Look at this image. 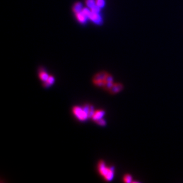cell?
<instances>
[{
    "label": "cell",
    "instance_id": "cell-6",
    "mask_svg": "<svg viewBox=\"0 0 183 183\" xmlns=\"http://www.w3.org/2000/svg\"><path fill=\"white\" fill-rule=\"evenodd\" d=\"M82 107L84 110L85 113H87L88 118L93 117L95 111H94V107L92 105H91V104H85Z\"/></svg>",
    "mask_w": 183,
    "mask_h": 183
},
{
    "label": "cell",
    "instance_id": "cell-4",
    "mask_svg": "<svg viewBox=\"0 0 183 183\" xmlns=\"http://www.w3.org/2000/svg\"><path fill=\"white\" fill-rule=\"evenodd\" d=\"M88 18L92 22L94 23L97 25H101L103 23V20L100 14V13H95L91 11L88 16Z\"/></svg>",
    "mask_w": 183,
    "mask_h": 183
},
{
    "label": "cell",
    "instance_id": "cell-3",
    "mask_svg": "<svg viewBox=\"0 0 183 183\" xmlns=\"http://www.w3.org/2000/svg\"><path fill=\"white\" fill-rule=\"evenodd\" d=\"M72 112L75 116L81 121H85L88 118L87 113L83 109V107L78 106L74 107L72 109Z\"/></svg>",
    "mask_w": 183,
    "mask_h": 183
},
{
    "label": "cell",
    "instance_id": "cell-16",
    "mask_svg": "<svg viewBox=\"0 0 183 183\" xmlns=\"http://www.w3.org/2000/svg\"><path fill=\"white\" fill-rule=\"evenodd\" d=\"M113 76L109 74V73H107L105 79H104V81L105 82H113Z\"/></svg>",
    "mask_w": 183,
    "mask_h": 183
},
{
    "label": "cell",
    "instance_id": "cell-2",
    "mask_svg": "<svg viewBox=\"0 0 183 183\" xmlns=\"http://www.w3.org/2000/svg\"><path fill=\"white\" fill-rule=\"evenodd\" d=\"M107 74V73L104 71H102L95 74L94 76L93 79L94 84L97 86L102 87L104 83H105V81H104V79H105Z\"/></svg>",
    "mask_w": 183,
    "mask_h": 183
},
{
    "label": "cell",
    "instance_id": "cell-11",
    "mask_svg": "<svg viewBox=\"0 0 183 183\" xmlns=\"http://www.w3.org/2000/svg\"><path fill=\"white\" fill-rule=\"evenodd\" d=\"M85 2L87 6L90 9L92 8L96 5L95 0H85Z\"/></svg>",
    "mask_w": 183,
    "mask_h": 183
},
{
    "label": "cell",
    "instance_id": "cell-5",
    "mask_svg": "<svg viewBox=\"0 0 183 183\" xmlns=\"http://www.w3.org/2000/svg\"><path fill=\"white\" fill-rule=\"evenodd\" d=\"M74 14L75 16L76 20L78 23H80L81 24H85L87 22L88 18L87 16L85 15L83 11V10L81 11L75 13Z\"/></svg>",
    "mask_w": 183,
    "mask_h": 183
},
{
    "label": "cell",
    "instance_id": "cell-14",
    "mask_svg": "<svg viewBox=\"0 0 183 183\" xmlns=\"http://www.w3.org/2000/svg\"><path fill=\"white\" fill-rule=\"evenodd\" d=\"M132 180V177L131 175L130 174H126L124 177V181L125 182H131Z\"/></svg>",
    "mask_w": 183,
    "mask_h": 183
},
{
    "label": "cell",
    "instance_id": "cell-13",
    "mask_svg": "<svg viewBox=\"0 0 183 183\" xmlns=\"http://www.w3.org/2000/svg\"><path fill=\"white\" fill-rule=\"evenodd\" d=\"M113 85V82H105L103 85V88L106 90H109L111 87H112V85Z\"/></svg>",
    "mask_w": 183,
    "mask_h": 183
},
{
    "label": "cell",
    "instance_id": "cell-1",
    "mask_svg": "<svg viewBox=\"0 0 183 183\" xmlns=\"http://www.w3.org/2000/svg\"><path fill=\"white\" fill-rule=\"evenodd\" d=\"M98 168L100 173L107 181H111L113 178L114 171V168L113 167H106L105 163L103 161H100L98 163Z\"/></svg>",
    "mask_w": 183,
    "mask_h": 183
},
{
    "label": "cell",
    "instance_id": "cell-9",
    "mask_svg": "<svg viewBox=\"0 0 183 183\" xmlns=\"http://www.w3.org/2000/svg\"><path fill=\"white\" fill-rule=\"evenodd\" d=\"M83 9V5H82L81 3H80V2L75 3L72 6V11H73V13L81 11H82Z\"/></svg>",
    "mask_w": 183,
    "mask_h": 183
},
{
    "label": "cell",
    "instance_id": "cell-15",
    "mask_svg": "<svg viewBox=\"0 0 183 183\" xmlns=\"http://www.w3.org/2000/svg\"><path fill=\"white\" fill-rule=\"evenodd\" d=\"M46 81L49 84L52 85L55 81V78H54V77L53 76H49V77L47 78V80Z\"/></svg>",
    "mask_w": 183,
    "mask_h": 183
},
{
    "label": "cell",
    "instance_id": "cell-18",
    "mask_svg": "<svg viewBox=\"0 0 183 183\" xmlns=\"http://www.w3.org/2000/svg\"><path fill=\"white\" fill-rule=\"evenodd\" d=\"M44 83H43V86L44 87H45V88H47V87H49L50 85V84H49L46 81H43Z\"/></svg>",
    "mask_w": 183,
    "mask_h": 183
},
{
    "label": "cell",
    "instance_id": "cell-12",
    "mask_svg": "<svg viewBox=\"0 0 183 183\" xmlns=\"http://www.w3.org/2000/svg\"><path fill=\"white\" fill-rule=\"evenodd\" d=\"M95 4L97 6H98L99 8L101 9L105 6L106 2L105 0H95Z\"/></svg>",
    "mask_w": 183,
    "mask_h": 183
},
{
    "label": "cell",
    "instance_id": "cell-10",
    "mask_svg": "<svg viewBox=\"0 0 183 183\" xmlns=\"http://www.w3.org/2000/svg\"><path fill=\"white\" fill-rule=\"evenodd\" d=\"M39 77L41 80H42L43 81H46L47 79V78L49 77V75L47 73V72L45 71V69L42 68L39 69Z\"/></svg>",
    "mask_w": 183,
    "mask_h": 183
},
{
    "label": "cell",
    "instance_id": "cell-17",
    "mask_svg": "<svg viewBox=\"0 0 183 183\" xmlns=\"http://www.w3.org/2000/svg\"><path fill=\"white\" fill-rule=\"evenodd\" d=\"M95 122H96L98 124H99V125H100V126H105L106 124L105 120H104V119H102V118L100 119H99V120H97Z\"/></svg>",
    "mask_w": 183,
    "mask_h": 183
},
{
    "label": "cell",
    "instance_id": "cell-8",
    "mask_svg": "<svg viewBox=\"0 0 183 183\" xmlns=\"http://www.w3.org/2000/svg\"><path fill=\"white\" fill-rule=\"evenodd\" d=\"M104 114H105V112L102 110H98L94 112L92 118L95 122H96L97 120L101 119Z\"/></svg>",
    "mask_w": 183,
    "mask_h": 183
},
{
    "label": "cell",
    "instance_id": "cell-7",
    "mask_svg": "<svg viewBox=\"0 0 183 183\" xmlns=\"http://www.w3.org/2000/svg\"><path fill=\"white\" fill-rule=\"evenodd\" d=\"M123 88V85L121 83H115L113 84L111 88L109 90L111 94H116L122 90Z\"/></svg>",
    "mask_w": 183,
    "mask_h": 183
}]
</instances>
